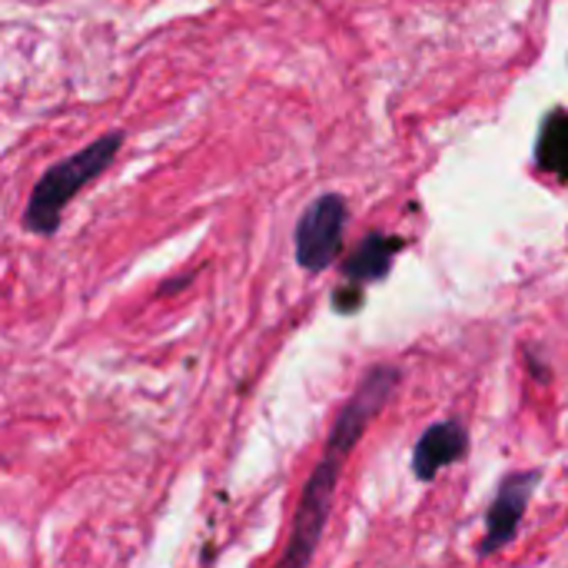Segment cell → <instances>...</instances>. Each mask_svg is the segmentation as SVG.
Wrapping results in <instances>:
<instances>
[{
  "label": "cell",
  "instance_id": "6da1fadb",
  "mask_svg": "<svg viewBox=\"0 0 568 568\" xmlns=\"http://www.w3.org/2000/svg\"><path fill=\"white\" fill-rule=\"evenodd\" d=\"M399 379H403V373L396 366H386V363L373 366L363 376V383L356 386V393L349 396V403L339 409V416H336V423L329 429V439H326V453L316 463L313 476L306 479L283 566L300 568L313 562V556H316V549L323 542L326 523H329V509H333V496H336L343 463L349 459V453L356 449V443L363 439V433L376 419V413L393 399Z\"/></svg>",
  "mask_w": 568,
  "mask_h": 568
},
{
  "label": "cell",
  "instance_id": "7a4b0ae2",
  "mask_svg": "<svg viewBox=\"0 0 568 568\" xmlns=\"http://www.w3.org/2000/svg\"><path fill=\"white\" fill-rule=\"evenodd\" d=\"M123 133L113 130V133H103L97 136L93 143H87L80 153L53 163L37 183H33V193L27 200V210H23V230L37 233V236H53L60 230V216L63 210L73 203V196L80 190H87L90 183H97L110 166L113 160L120 156L123 150Z\"/></svg>",
  "mask_w": 568,
  "mask_h": 568
},
{
  "label": "cell",
  "instance_id": "3957f363",
  "mask_svg": "<svg viewBox=\"0 0 568 568\" xmlns=\"http://www.w3.org/2000/svg\"><path fill=\"white\" fill-rule=\"evenodd\" d=\"M346 233V200L339 193L316 196L296 223V263L306 273H323L343 250Z\"/></svg>",
  "mask_w": 568,
  "mask_h": 568
},
{
  "label": "cell",
  "instance_id": "277c9868",
  "mask_svg": "<svg viewBox=\"0 0 568 568\" xmlns=\"http://www.w3.org/2000/svg\"><path fill=\"white\" fill-rule=\"evenodd\" d=\"M542 473L539 469H529V473H513L503 479L493 506H489V516H486V536H483V546H479V556H493L499 549H506L529 509V499L539 486Z\"/></svg>",
  "mask_w": 568,
  "mask_h": 568
},
{
  "label": "cell",
  "instance_id": "5b68a950",
  "mask_svg": "<svg viewBox=\"0 0 568 568\" xmlns=\"http://www.w3.org/2000/svg\"><path fill=\"white\" fill-rule=\"evenodd\" d=\"M469 439H466V429L459 423H436L429 426L416 449H413V473L419 483H429L436 479L446 466H453L463 453H466Z\"/></svg>",
  "mask_w": 568,
  "mask_h": 568
},
{
  "label": "cell",
  "instance_id": "8992f818",
  "mask_svg": "<svg viewBox=\"0 0 568 568\" xmlns=\"http://www.w3.org/2000/svg\"><path fill=\"white\" fill-rule=\"evenodd\" d=\"M403 250V240L396 236H383V233H373L359 243V250L346 260L343 266V276L349 286H366V283H379L389 270H393V260L399 256Z\"/></svg>",
  "mask_w": 568,
  "mask_h": 568
}]
</instances>
